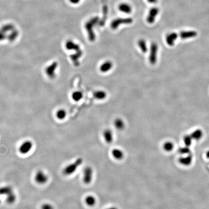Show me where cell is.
<instances>
[{
    "mask_svg": "<svg viewBox=\"0 0 209 209\" xmlns=\"http://www.w3.org/2000/svg\"><path fill=\"white\" fill-rule=\"evenodd\" d=\"M197 35V33L196 31H182L180 34V36L182 39L195 37Z\"/></svg>",
    "mask_w": 209,
    "mask_h": 209,
    "instance_id": "obj_13",
    "label": "cell"
},
{
    "mask_svg": "<svg viewBox=\"0 0 209 209\" xmlns=\"http://www.w3.org/2000/svg\"><path fill=\"white\" fill-rule=\"evenodd\" d=\"M13 192V189L10 186L0 187V195H6L11 194Z\"/></svg>",
    "mask_w": 209,
    "mask_h": 209,
    "instance_id": "obj_23",
    "label": "cell"
},
{
    "mask_svg": "<svg viewBox=\"0 0 209 209\" xmlns=\"http://www.w3.org/2000/svg\"><path fill=\"white\" fill-rule=\"evenodd\" d=\"M34 180L37 183L39 184H44L49 180V177L43 171L39 170L35 173Z\"/></svg>",
    "mask_w": 209,
    "mask_h": 209,
    "instance_id": "obj_5",
    "label": "cell"
},
{
    "mask_svg": "<svg viewBox=\"0 0 209 209\" xmlns=\"http://www.w3.org/2000/svg\"><path fill=\"white\" fill-rule=\"evenodd\" d=\"M178 34L176 33H171L168 34L166 37V41L168 45L172 46L175 44V42L178 38Z\"/></svg>",
    "mask_w": 209,
    "mask_h": 209,
    "instance_id": "obj_10",
    "label": "cell"
},
{
    "mask_svg": "<svg viewBox=\"0 0 209 209\" xmlns=\"http://www.w3.org/2000/svg\"><path fill=\"white\" fill-rule=\"evenodd\" d=\"M179 152L181 154H188L190 153V149L189 147L184 146L181 147L179 149Z\"/></svg>",
    "mask_w": 209,
    "mask_h": 209,
    "instance_id": "obj_31",
    "label": "cell"
},
{
    "mask_svg": "<svg viewBox=\"0 0 209 209\" xmlns=\"http://www.w3.org/2000/svg\"><path fill=\"white\" fill-rule=\"evenodd\" d=\"M163 148L166 152H170L173 150L174 148V144L171 141H166L164 143Z\"/></svg>",
    "mask_w": 209,
    "mask_h": 209,
    "instance_id": "obj_22",
    "label": "cell"
},
{
    "mask_svg": "<svg viewBox=\"0 0 209 209\" xmlns=\"http://www.w3.org/2000/svg\"><path fill=\"white\" fill-rule=\"evenodd\" d=\"M82 55V51L81 50H79V51H77V53L71 56V59L72 61H73L74 63L76 65H78L79 64V59L80 57Z\"/></svg>",
    "mask_w": 209,
    "mask_h": 209,
    "instance_id": "obj_26",
    "label": "cell"
},
{
    "mask_svg": "<svg viewBox=\"0 0 209 209\" xmlns=\"http://www.w3.org/2000/svg\"><path fill=\"white\" fill-rule=\"evenodd\" d=\"M86 204L89 207H93L96 203V199L94 196L88 195L85 198Z\"/></svg>",
    "mask_w": 209,
    "mask_h": 209,
    "instance_id": "obj_17",
    "label": "cell"
},
{
    "mask_svg": "<svg viewBox=\"0 0 209 209\" xmlns=\"http://www.w3.org/2000/svg\"><path fill=\"white\" fill-rule=\"evenodd\" d=\"M0 203H1V200H0Z\"/></svg>",
    "mask_w": 209,
    "mask_h": 209,
    "instance_id": "obj_37",
    "label": "cell"
},
{
    "mask_svg": "<svg viewBox=\"0 0 209 209\" xmlns=\"http://www.w3.org/2000/svg\"><path fill=\"white\" fill-rule=\"evenodd\" d=\"M114 126L116 129L118 130H122L124 129L125 127V124L123 120L120 118H117L116 119L114 123Z\"/></svg>",
    "mask_w": 209,
    "mask_h": 209,
    "instance_id": "obj_21",
    "label": "cell"
},
{
    "mask_svg": "<svg viewBox=\"0 0 209 209\" xmlns=\"http://www.w3.org/2000/svg\"><path fill=\"white\" fill-rule=\"evenodd\" d=\"M206 157H207V158H208L209 159V151H208L206 153Z\"/></svg>",
    "mask_w": 209,
    "mask_h": 209,
    "instance_id": "obj_35",
    "label": "cell"
},
{
    "mask_svg": "<svg viewBox=\"0 0 209 209\" xmlns=\"http://www.w3.org/2000/svg\"><path fill=\"white\" fill-rule=\"evenodd\" d=\"M118 9L120 11L125 14H130L132 10L131 6L127 3H122L120 4L118 6Z\"/></svg>",
    "mask_w": 209,
    "mask_h": 209,
    "instance_id": "obj_16",
    "label": "cell"
},
{
    "mask_svg": "<svg viewBox=\"0 0 209 209\" xmlns=\"http://www.w3.org/2000/svg\"><path fill=\"white\" fill-rule=\"evenodd\" d=\"M103 135L104 140L108 143H110L113 141V133L110 129H106L103 132Z\"/></svg>",
    "mask_w": 209,
    "mask_h": 209,
    "instance_id": "obj_15",
    "label": "cell"
},
{
    "mask_svg": "<svg viewBox=\"0 0 209 209\" xmlns=\"http://www.w3.org/2000/svg\"><path fill=\"white\" fill-rule=\"evenodd\" d=\"M107 209H117V208H116V207H110V208H108Z\"/></svg>",
    "mask_w": 209,
    "mask_h": 209,
    "instance_id": "obj_36",
    "label": "cell"
},
{
    "mask_svg": "<svg viewBox=\"0 0 209 209\" xmlns=\"http://www.w3.org/2000/svg\"><path fill=\"white\" fill-rule=\"evenodd\" d=\"M16 200V196L15 194L12 192L11 194L8 195L6 197V201L8 204H11L14 203Z\"/></svg>",
    "mask_w": 209,
    "mask_h": 209,
    "instance_id": "obj_29",
    "label": "cell"
},
{
    "mask_svg": "<svg viewBox=\"0 0 209 209\" xmlns=\"http://www.w3.org/2000/svg\"><path fill=\"white\" fill-rule=\"evenodd\" d=\"M66 48L68 50H74L75 51H79L80 50L79 45L72 41H69L67 42L66 44Z\"/></svg>",
    "mask_w": 209,
    "mask_h": 209,
    "instance_id": "obj_25",
    "label": "cell"
},
{
    "mask_svg": "<svg viewBox=\"0 0 209 209\" xmlns=\"http://www.w3.org/2000/svg\"><path fill=\"white\" fill-rule=\"evenodd\" d=\"M56 116L57 119L60 120H62L66 117V112L64 109H61L57 110L56 113Z\"/></svg>",
    "mask_w": 209,
    "mask_h": 209,
    "instance_id": "obj_28",
    "label": "cell"
},
{
    "mask_svg": "<svg viewBox=\"0 0 209 209\" xmlns=\"http://www.w3.org/2000/svg\"><path fill=\"white\" fill-rule=\"evenodd\" d=\"M80 0H71V1L72 2V3H79V1Z\"/></svg>",
    "mask_w": 209,
    "mask_h": 209,
    "instance_id": "obj_34",
    "label": "cell"
},
{
    "mask_svg": "<svg viewBox=\"0 0 209 209\" xmlns=\"http://www.w3.org/2000/svg\"><path fill=\"white\" fill-rule=\"evenodd\" d=\"M133 19L131 17L118 18L114 19L110 24V27L113 30L118 28L120 25L122 24H130L133 22Z\"/></svg>",
    "mask_w": 209,
    "mask_h": 209,
    "instance_id": "obj_3",
    "label": "cell"
},
{
    "mask_svg": "<svg viewBox=\"0 0 209 209\" xmlns=\"http://www.w3.org/2000/svg\"><path fill=\"white\" fill-rule=\"evenodd\" d=\"M159 9L157 7L152 8L149 12L147 17V21L150 24H152L154 22L155 18L159 13Z\"/></svg>",
    "mask_w": 209,
    "mask_h": 209,
    "instance_id": "obj_8",
    "label": "cell"
},
{
    "mask_svg": "<svg viewBox=\"0 0 209 209\" xmlns=\"http://www.w3.org/2000/svg\"><path fill=\"white\" fill-rule=\"evenodd\" d=\"M193 157L191 155H187L185 156L181 157L179 159L180 164L184 166H189L192 164Z\"/></svg>",
    "mask_w": 209,
    "mask_h": 209,
    "instance_id": "obj_11",
    "label": "cell"
},
{
    "mask_svg": "<svg viewBox=\"0 0 209 209\" xmlns=\"http://www.w3.org/2000/svg\"><path fill=\"white\" fill-rule=\"evenodd\" d=\"M111 155L114 158L117 160H121L124 158V152L120 149H114L111 152Z\"/></svg>",
    "mask_w": 209,
    "mask_h": 209,
    "instance_id": "obj_9",
    "label": "cell"
},
{
    "mask_svg": "<svg viewBox=\"0 0 209 209\" xmlns=\"http://www.w3.org/2000/svg\"><path fill=\"white\" fill-rule=\"evenodd\" d=\"M82 159L78 158L74 162L69 164L63 170V173L66 176H70L74 173L79 166L82 164Z\"/></svg>",
    "mask_w": 209,
    "mask_h": 209,
    "instance_id": "obj_2",
    "label": "cell"
},
{
    "mask_svg": "<svg viewBox=\"0 0 209 209\" xmlns=\"http://www.w3.org/2000/svg\"><path fill=\"white\" fill-rule=\"evenodd\" d=\"M158 49V45L156 43L153 42L151 44L150 47L149 60L150 63L152 64H154L156 62Z\"/></svg>",
    "mask_w": 209,
    "mask_h": 209,
    "instance_id": "obj_4",
    "label": "cell"
},
{
    "mask_svg": "<svg viewBox=\"0 0 209 209\" xmlns=\"http://www.w3.org/2000/svg\"><path fill=\"white\" fill-rule=\"evenodd\" d=\"M93 170L90 167H86L83 170V181L84 183L88 184L90 183L92 180Z\"/></svg>",
    "mask_w": 209,
    "mask_h": 209,
    "instance_id": "obj_7",
    "label": "cell"
},
{
    "mask_svg": "<svg viewBox=\"0 0 209 209\" xmlns=\"http://www.w3.org/2000/svg\"><path fill=\"white\" fill-rule=\"evenodd\" d=\"M56 67V63L55 62L46 69V73L50 77H54Z\"/></svg>",
    "mask_w": 209,
    "mask_h": 209,
    "instance_id": "obj_20",
    "label": "cell"
},
{
    "mask_svg": "<svg viewBox=\"0 0 209 209\" xmlns=\"http://www.w3.org/2000/svg\"><path fill=\"white\" fill-rule=\"evenodd\" d=\"M193 140L196 141L200 140L203 136V132L200 129H197L193 131L190 135Z\"/></svg>",
    "mask_w": 209,
    "mask_h": 209,
    "instance_id": "obj_18",
    "label": "cell"
},
{
    "mask_svg": "<svg viewBox=\"0 0 209 209\" xmlns=\"http://www.w3.org/2000/svg\"><path fill=\"white\" fill-rule=\"evenodd\" d=\"M83 97V94L80 91H74L72 95V98L75 101L78 102L80 101Z\"/></svg>",
    "mask_w": 209,
    "mask_h": 209,
    "instance_id": "obj_27",
    "label": "cell"
},
{
    "mask_svg": "<svg viewBox=\"0 0 209 209\" xmlns=\"http://www.w3.org/2000/svg\"><path fill=\"white\" fill-rule=\"evenodd\" d=\"M149 3L151 4H155L157 2V0H147Z\"/></svg>",
    "mask_w": 209,
    "mask_h": 209,
    "instance_id": "obj_33",
    "label": "cell"
},
{
    "mask_svg": "<svg viewBox=\"0 0 209 209\" xmlns=\"http://www.w3.org/2000/svg\"><path fill=\"white\" fill-rule=\"evenodd\" d=\"M113 67V63L111 61H107L103 62L100 66V70L103 73L109 71Z\"/></svg>",
    "mask_w": 209,
    "mask_h": 209,
    "instance_id": "obj_14",
    "label": "cell"
},
{
    "mask_svg": "<svg viewBox=\"0 0 209 209\" xmlns=\"http://www.w3.org/2000/svg\"><path fill=\"white\" fill-rule=\"evenodd\" d=\"M193 138L191 135H186L183 137V142L185 146L189 147L192 145Z\"/></svg>",
    "mask_w": 209,
    "mask_h": 209,
    "instance_id": "obj_30",
    "label": "cell"
},
{
    "mask_svg": "<svg viewBox=\"0 0 209 209\" xmlns=\"http://www.w3.org/2000/svg\"><path fill=\"white\" fill-rule=\"evenodd\" d=\"M103 6V17L101 20V21L99 22V24L101 26H103L104 25L105 23L106 22L107 17V12H108V7H107V4L106 3V0H102Z\"/></svg>",
    "mask_w": 209,
    "mask_h": 209,
    "instance_id": "obj_12",
    "label": "cell"
},
{
    "mask_svg": "<svg viewBox=\"0 0 209 209\" xmlns=\"http://www.w3.org/2000/svg\"><path fill=\"white\" fill-rule=\"evenodd\" d=\"M41 209H54V208L53 207V206L51 204L48 203H44L42 205L41 207Z\"/></svg>",
    "mask_w": 209,
    "mask_h": 209,
    "instance_id": "obj_32",
    "label": "cell"
},
{
    "mask_svg": "<svg viewBox=\"0 0 209 209\" xmlns=\"http://www.w3.org/2000/svg\"><path fill=\"white\" fill-rule=\"evenodd\" d=\"M93 96L97 100H103L106 97L107 94L103 90H96L94 92Z\"/></svg>",
    "mask_w": 209,
    "mask_h": 209,
    "instance_id": "obj_19",
    "label": "cell"
},
{
    "mask_svg": "<svg viewBox=\"0 0 209 209\" xmlns=\"http://www.w3.org/2000/svg\"><path fill=\"white\" fill-rule=\"evenodd\" d=\"M99 18L96 16L91 18L86 23L85 28L86 29L88 36L89 39L90 41L92 42L96 40V35L94 32V27L97 23L99 22Z\"/></svg>",
    "mask_w": 209,
    "mask_h": 209,
    "instance_id": "obj_1",
    "label": "cell"
},
{
    "mask_svg": "<svg viewBox=\"0 0 209 209\" xmlns=\"http://www.w3.org/2000/svg\"><path fill=\"white\" fill-rule=\"evenodd\" d=\"M33 143L30 141H24L19 147V152L22 154H26L28 153L32 149Z\"/></svg>",
    "mask_w": 209,
    "mask_h": 209,
    "instance_id": "obj_6",
    "label": "cell"
},
{
    "mask_svg": "<svg viewBox=\"0 0 209 209\" xmlns=\"http://www.w3.org/2000/svg\"><path fill=\"white\" fill-rule=\"evenodd\" d=\"M137 45L141 49V51L143 53H146L148 51L147 44L145 40L144 39L139 40L137 42Z\"/></svg>",
    "mask_w": 209,
    "mask_h": 209,
    "instance_id": "obj_24",
    "label": "cell"
}]
</instances>
